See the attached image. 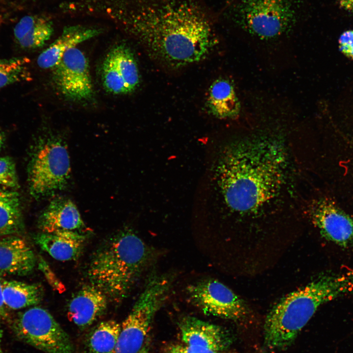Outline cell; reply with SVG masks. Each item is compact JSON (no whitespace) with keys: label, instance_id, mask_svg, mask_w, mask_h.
Listing matches in <instances>:
<instances>
[{"label":"cell","instance_id":"22","mask_svg":"<svg viewBox=\"0 0 353 353\" xmlns=\"http://www.w3.org/2000/svg\"><path fill=\"white\" fill-rule=\"evenodd\" d=\"M121 326L113 320L104 321L94 327L84 341L86 353H110L114 348Z\"/></svg>","mask_w":353,"mask_h":353},{"label":"cell","instance_id":"14","mask_svg":"<svg viewBox=\"0 0 353 353\" xmlns=\"http://www.w3.org/2000/svg\"><path fill=\"white\" fill-rule=\"evenodd\" d=\"M38 227L42 232L57 230L78 231L84 224L75 204L65 197L53 199L40 215Z\"/></svg>","mask_w":353,"mask_h":353},{"label":"cell","instance_id":"18","mask_svg":"<svg viewBox=\"0 0 353 353\" xmlns=\"http://www.w3.org/2000/svg\"><path fill=\"white\" fill-rule=\"evenodd\" d=\"M54 31L52 21L42 16L23 17L14 28L17 43L24 49H33L43 46Z\"/></svg>","mask_w":353,"mask_h":353},{"label":"cell","instance_id":"10","mask_svg":"<svg viewBox=\"0 0 353 353\" xmlns=\"http://www.w3.org/2000/svg\"><path fill=\"white\" fill-rule=\"evenodd\" d=\"M190 302L206 313L237 320L247 313L244 302L229 288L212 279L201 280L187 286Z\"/></svg>","mask_w":353,"mask_h":353},{"label":"cell","instance_id":"33","mask_svg":"<svg viewBox=\"0 0 353 353\" xmlns=\"http://www.w3.org/2000/svg\"><path fill=\"white\" fill-rule=\"evenodd\" d=\"M4 142V137L3 133L0 130V149L2 148Z\"/></svg>","mask_w":353,"mask_h":353},{"label":"cell","instance_id":"13","mask_svg":"<svg viewBox=\"0 0 353 353\" xmlns=\"http://www.w3.org/2000/svg\"><path fill=\"white\" fill-rule=\"evenodd\" d=\"M106 296L92 284L83 287L71 300L68 306V317L81 329L91 325L105 311Z\"/></svg>","mask_w":353,"mask_h":353},{"label":"cell","instance_id":"21","mask_svg":"<svg viewBox=\"0 0 353 353\" xmlns=\"http://www.w3.org/2000/svg\"><path fill=\"white\" fill-rule=\"evenodd\" d=\"M23 229L19 193L12 190L0 189V236L15 235Z\"/></svg>","mask_w":353,"mask_h":353},{"label":"cell","instance_id":"19","mask_svg":"<svg viewBox=\"0 0 353 353\" xmlns=\"http://www.w3.org/2000/svg\"><path fill=\"white\" fill-rule=\"evenodd\" d=\"M207 103L210 112L217 118H234L239 112V101L234 86L225 78H219L211 85Z\"/></svg>","mask_w":353,"mask_h":353},{"label":"cell","instance_id":"28","mask_svg":"<svg viewBox=\"0 0 353 353\" xmlns=\"http://www.w3.org/2000/svg\"><path fill=\"white\" fill-rule=\"evenodd\" d=\"M38 267L44 274L48 282L55 290L59 293L63 292L65 290V287L63 283L58 279L50 266L42 258L39 259Z\"/></svg>","mask_w":353,"mask_h":353},{"label":"cell","instance_id":"25","mask_svg":"<svg viewBox=\"0 0 353 353\" xmlns=\"http://www.w3.org/2000/svg\"><path fill=\"white\" fill-rule=\"evenodd\" d=\"M101 71L103 86L108 92L115 95L128 93L111 50L103 62Z\"/></svg>","mask_w":353,"mask_h":353},{"label":"cell","instance_id":"32","mask_svg":"<svg viewBox=\"0 0 353 353\" xmlns=\"http://www.w3.org/2000/svg\"><path fill=\"white\" fill-rule=\"evenodd\" d=\"M148 342L145 343L142 348L137 353H150L149 345Z\"/></svg>","mask_w":353,"mask_h":353},{"label":"cell","instance_id":"3","mask_svg":"<svg viewBox=\"0 0 353 353\" xmlns=\"http://www.w3.org/2000/svg\"><path fill=\"white\" fill-rule=\"evenodd\" d=\"M353 291V272L321 276L283 298L269 312L264 345L270 350L290 346L323 303Z\"/></svg>","mask_w":353,"mask_h":353},{"label":"cell","instance_id":"20","mask_svg":"<svg viewBox=\"0 0 353 353\" xmlns=\"http://www.w3.org/2000/svg\"><path fill=\"white\" fill-rule=\"evenodd\" d=\"M3 295L6 307L17 310L39 303L44 291L39 284L4 280Z\"/></svg>","mask_w":353,"mask_h":353},{"label":"cell","instance_id":"4","mask_svg":"<svg viewBox=\"0 0 353 353\" xmlns=\"http://www.w3.org/2000/svg\"><path fill=\"white\" fill-rule=\"evenodd\" d=\"M155 257L153 249L131 230L122 229L94 252L87 276L91 284L119 302L126 297Z\"/></svg>","mask_w":353,"mask_h":353},{"label":"cell","instance_id":"12","mask_svg":"<svg viewBox=\"0 0 353 353\" xmlns=\"http://www.w3.org/2000/svg\"><path fill=\"white\" fill-rule=\"evenodd\" d=\"M182 343L218 351H226L231 343L227 331L219 326L193 317H186L180 322Z\"/></svg>","mask_w":353,"mask_h":353},{"label":"cell","instance_id":"30","mask_svg":"<svg viewBox=\"0 0 353 353\" xmlns=\"http://www.w3.org/2000/svg\"><path fill=\"white\" fill-rule=\"evenodd\" d=\"M4 279L0 275V319L3 320H9V316L7 307L5 304L3 295V282Z\"/></svg>","mask_w":353,"mask_h":353},{"label":"cell","instance_id":"9","mask_svg":"<svg viewBox=\"0 0 353 353\" xmlns=\"http://www.w3.org/2000/svg\"><path fill=\"white\" fill-rule=\"evenodd\" d=\"M53 69L54 84L65 98L75 102L92 99L94 94L89 63L79 49L68 50Z\"/></svg>","mask_w":353,"mask_h":353},{"label":"cell","instance_id":"24","mask_svg":"<svg viewBox=\"0 0 353 353\" xmlns=\"http://www.w3.org/2000/svg\"><path fill=\"white\" fill-rule=\"evenodd\" d=\"M27 63L23 57L0 59V89L28 79Z\"/></svg>","mask_w":353,"mask_h":353},{"label":"cell","instance_id":"26","mask_svg":"<svg viewBox=\"0 0 353 353\" xmlns=\"http://www.w3.org/2000/svg\"><path fill=\"white\" fill-rule=\"evenodd\" d=\"M0 186L12 189L19 187L15 164L9 156L0 157Z\"/></svg>","mask_w":353,"mask_h":353},{"label":"cell","instance_id":"7","mask_svg":"<svg viewBox=\"0 0 353 353\" xmlns=\"http://www.w3.org/2000/svg\"><path fill=\"white\" fill-rule=\"evenodd\" d=\"M169 277H150L129 314L123 321L115 346L110 353H137L142 348L156 312L171 287Z\"/></svg>","mask_w":353,"mask_h":353},{"label":"cell","instance_id":"6","mask_svg":"<svg viewBox=\"0 0 353 353\" xmlns=\"http://www.w3.org/2000/svg\"><path fill=\"white\" fill-rule=\"evenodd\" d=\"M31 195L36 199L51 196L67 187L70 178L69 155L63 141L49 135L38 141L28 166Z\"/></svg>","mask_w":353,"mask_h":353},{"label":"cell","instance_id":"16","mask_svg":"<svg viewBox=\"0 0 353 353\" xmlns=\"http://www.w3.org/2000/svg\"><path fill=\"white\" fill-rule=\"evenodd\" d=\"M101 32V28L82 25L64 27L61 35L40 54L37 60L38 65L44 69L53 68L68 50Z\"/></svg>","mask_w":353,"mask_h":353},{"label":"cell","instance_id":"8","mask_svg":"<svg viewBox=\"0 0 353 353\" xmlns=\"http://www.w3.org/2000/svg\"><path fill=\"white\" fill-rule=\"evenodd\" d=\"M12 329L22 341L46 353H73L70 336L50 313L34 306L19 313L12 322Z\"/></svg>","mask_w":353,"mask_h":353},{"label":"cell","instance_id":"2","mask_svg":"<svg viewBox=\"0 0 353 353\" xmlns=\"http://www.w3.org/2000/svg\"><path fill=\"white\" fill-rule=\"evenodd\" d=\"M287 157L283 145L270 135L225 144L218 153L214 174L226 207L250 216L275 205L286 188Z\"/></svg>","mask_w":353,"mask_h":353},{"label":"cell","instance_id":"29","mask_svg":"<svg viewBox=\"0 0 353 353\" xmlns=\"http://www.w3.org/2000/svg\"><path fill=\"white\" fill-rule=\"evenodd\" d=\"M341 51L346 56L353 58V30H348L342 34L339 40Z\"/></svg>","mask_w":353,"mask_h":353},{"label":"cell","instance_id":"27","mask_svg":"<svg viewBox=\"0 0 353 353\" xmlns=\"http://www.w3.org/2000/svg\"><path fill=\"white\" fill-rule=\"evenodd\" d=\"M166 353H228L209 349L187 345L183 343H175L168 346Z\"/></svg>","mask_w":353,"mask_h":353},{"label":"cell","instance_id":"31","mask_svg":"<svg viewBox=\"0 0 353 353\" xmlns=\"http://www.w3.org/2000/svg\"><path fill=\"white\" fill-rule=\"evenodd\" d=\"M339 3L345 10L353 12V0H339Z\"/></svg>","mask_w":353,"mask_h":353},{"label":"cell","instance_id":"1","mask_svg":"<svg viewBox=\"0 0 353 353\" xmlns=\"http://www.w3.org/2000/svg\"><path fill=\"white\" fill-rule=\"evenodd\" d=\"M113 4L107 14L169 66L198 62L218 43L215 19L202 0H114Z\"/></svg>","mask_w":353,"mask_h":353},{"label":"cell","instance_id":"23","mask_svg":"<svg viewBox=\"0 0 353 353\" xmlns=\"http://www.w3.org/2000/svg\"><path fill=\"white\" fill-rule=\"evenodd\" d=\"M111 51L128 93L132 92L138 86L140 77L137 64L131 50L126 45L120 44L114 47Z\"/></svg>","mask_w":353,"mask_h":353},{"label":"cell","instance_id":"11","mask_svg":"<svg viewBox=\"0 0 353 353\" xmlns=\"http://www.w3.org/2000/svg\"><path fill=\"white\" fill-rule=\"evenodd\" d=\"M312 216L322 234L337 245L353 244V219L332 201L323 198L312 206Z\"/></svg>","mask_w":353,"mask_h":353},{"label":"cell","instance_id":"5","mask_svg":"<svg viewBox=\"0 0 353 353\" xmlns=\"http://www.w3.org/2000/svg\"><path fill=\"white\" fill-rule=\"evenodd\" d=\"M228 12L237 26L263 41L287 35L298 20L297 5L292 0H236Z\"/></svg>","mask_w":353,"mask_h":353},{"label":"cell","instance_id":"17","mask_svg":"<svg viewBox=\"0 0 353 353\" xmlns=\"http://www.w3.org/2000/svg\"><path fill=\"white\" fill-rule=\"evenodd\" d=\"M34 240L40 248L53 258L62 261L74 260L81 255L85 236L77 231L41 232Z\"/></svg>","mask_w":353,"mask_h":353},{"label":"cell","instance_id":"15","mask_svg":"<svg viewBox=\"0 0 353 353\" xmlns=\"http://www.w3.org/2000/svg\"><path fill=\"white\" fill-rule=\"evenodd\" d=\"M36 262L34 252L23 238L12 235L0 239V273L27 275Z\"/></svg>","mask_w":353,"mask_h":353}]
</instances>
